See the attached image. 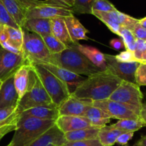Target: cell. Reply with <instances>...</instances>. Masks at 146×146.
<instances>
[{
  "mask_svg": "<svg viewBox=\"0 0 146 146\" xmlns=\"http://www.w3.org/2000/svg\"><path fill=\"white\" fill-rule=\"evenodd\" d=\"M66 143L67 141L64 138V134L59 129L56 124H54L52 127L27 146H48L51 144L62 146Z\"/></svg>",
  "mask_w": 146,
  "mask_h": 146,
  "instance_id": "obj_16",
  "label": "cell"
},
{
  "mask_svg": "<svg viewBox=\"0 0 146 146\" xmlns=\"http://www.w3.org/2000/svg\"><path fill=\"white\" fill-rule=\"evenodd\" d=\"M115 56L116 60L120 61V62L130 63L136 61L133 51H129V50H125V51H122V52H120V54Z\"/></svg>",
  "mask_w": 146,
  "mask_h": 146,
  "instance_id": "obj_39",
  "label": "cell"
},
{
  "mask_svg": "<svg viewBox=\"0 0 146 146\" xmlns=\"http://www.w3.org/2000/svg\"><path fill=\"white\" fill-rule=\"evenodd\" d=\"M19 98L14 84V76L3 82L0 89V108L18 106Z\"/></svg>",
  "mask_w": 146,
  "mask_h": 146,
  "instance_id": "obj_17",
  "label": "cell"
},
{
  "mask_svg": "<svg viewBox=\"0 0 146 146\" xmlns=\"http://www.w3.org/2000/svg\"><path fill=\"white\" fill-rule=\"evenodd\" d=\"M42 84L57 108L70 96L68 86L60 78L40 64H31Z\"/></svg>",
  "mask_w": 146,
  "mask_h": 146,
  "instance_id": "obj_6",
  "label": "cell"
},
{
  "mask_svg": "<svg viewBox=\"0 0 146 146\" xmlns=\"http://www.w3.org/2000/svg\"><path fill=\"white\" fill-rule=\"evenodd\" d=\"M139 24L146 29V17L144 18L141 19H139Z\"/></svg>",
  "mask_w": 146,
  "mask_h": 146,
  "instance_id": "obj_47",
  "label": "cell"
},
{
  "mask_svg": "<svg viewBox=\"0 0 146 146\" xmlns=\"http://www.w3.org/2000/svg\"><path fill=\"white\" fill-rule=\"evenodd\" d=\"M118 36L121 37V39L124 43L125 48H126V50L134 51L136 46L137 39L135 37L131 30L126 28H122L119 32Z\"/></svg>",
  "mask_w": 146,
  "mask_h": 146,
  "instance_id": "obj_32",
  "label": "cell"
},
{
  "mask_svg": "<svg viewBox=\"0 0 146 146\" xmlns=\"http://www.w3.org/2000/svg\"><path fill=\"white\" fill-rule=\"evenodd\" d=\"M115 128L122 130L124 132H135L140 128L146 126V123L141 119H123L119 120L113 124Z\"/></svg>",
  "mask_w": 146,
  "mask_h": 146,
  "instance_id": "obj_30",
  "label": "cell"
},
{
  "mask_svg": "<svg viewBox=\"0 0 146 146\" xmlns=\"http://www.w3.org/2000/svg\"><path fill=\"white\" fill-rule=\"evenodd\" d=\"M2 48V46H1V44H0V51H1V49Z\"/></svg>",
  "mask_w": 146,
  "mask_h": 146,
  "instance_id": "obj_49",
  "label": "cell"
},
{
  "mask_svg": "<svg viewBox=\"0 0 146 146\" xmlns=\"http://www.w3.org/2000/svg\"><path fill=\"white\" fill-rule=\"evenodd\" d=\"M93 101L86 98H80L71 94L70 96L58 108L59 115L83 116Z\"/></svg>",
  "mask_w": 146,
  "mask_h": 146,
  "instance_id": "obj_14",
  "label": "cell"
},
{
  "mask_svg": "<svg viewBox=\"0 0 146 146\" xmlns=\"http://www.w3.org/2000/svg\"><path fill=\"white\" fill-rule=\"evenodd\" d=\"M110 46L115 50H120L125 48L124 43L121 38H113L110 42Z\"/></svg>",
  "mask_w": 146,
  "mask_h": 146,
  "instance_id": "obj_42",
  "label": "cell"
},
{
  "mask_svg": "<svg viewBox=\"0 0 146 146\" xmlns=\"http://www.w3.org/2000/svg\"><path fill=\"white\" fill-rule=\"evenodd\" d=\"M55 4L58 5L63 6V7H68V8H72L74 5V0H51Z\"/></svg>",
  "mask_w": 146,
  "mask_h": 146,
  "instance_id": "obj_43",
  "label": "cell"
},
{
  "mask_svg": "<svg viewBox=\"0 0 146 146\" xmlns=\"http://www.w3.org/2000/svg\"><path fill=\"white\" fill-rule=\"evenodd\" d=\"M92 14L104 23L107 28L114 34L118 35L122 28L133 30L135 26L138 23L139 19H135L127 14L120 12L118 10L110 12L92 11Z\"/></svg>",
  "mask_w": 146,
  "mask_h": 146,
  "instance_id": "obj_9",
  "label": "cell"
},
{
  "mask_svg": "<svg viewBox=\"0 0 146 146\" xmlns=\"http://www.w3.org/2000/svg\"><path fill=\"white\" fill-rule=\"evenodd\" d=\"M19 116H29L42 120L56 121L59 115L58 108L56 107L37 106L29 108L19 114Z\"/></svg>",
  "mask_w": 146,
  "mask_h": 146,
  "instance_id": "obj_22",
  "label": "cell"
},
{
  "mask_svg": "<svg viewBox=\"0 0 146 146\" xmlns=\"http://www.w3.org/2000/svg\"><path fill=\"white\" fill-rule=\"evenodd\" d=\"M117 10L110 1L107 0H95L92 6V11L110 12Z\"/></svg>",
  "mask_w": 146,
  "mask_h": 146,
  "instance_id": "obj_36",
  "label": "cell"
},
{
  "mask_svg": "<svg viewBox=\"0 0 146 146\" xmlns=\"http://www.w3.org/2000/svg\"><path fill=\"white\" fill-rule=\"evenodd\" d=\"M123 133L124 131L115 128L113 125H106L100 129L97 139L103 146H113L116 143L117 138Z\"/></svg>",
  "mask_w": 146,
  "mask_h": 146,
  "instance_id": "obj_25",
  "label": "cell"
},
{
  "mask_svg": "<svg viewBox=\"0 0 146 146\" xmlns=\"http://www.w3.org/2000/svg\"><path fill=\"white\" fill-rule=\"evenodd\" d=\"M133 135H134V133L133 132H125L122 133L120 136L117 138V141H116V143L119 144L120 145H127V143L129 141L133 138Z\"/></svg>",
  "mask_w": 146,
  "mask_h": 146,
  "instance_id": "obj_41",
  "label": "cell"
},
{
  "mask_svg": "<svg viewBox=\"0 0 146 146\" xmlns=\"http://www.w3.org/2000/svg\"><path fill=\"white\" fill-rule=\"evenodd\" d=\"M19 118L17 106L0 108V128L15 127Z\"/></svg>",
  "mask_w": 146,
  "mask_h": 146,
  "instance_id": "obj_26",
  "label": "cell"
},
{
  "mask_svg": "<svg viewBox=\"0 0 146 146\" xmlns=\"http://www.w3.org/2000/svg\"><path fill=\"white\" fill-rule=\"evenodd\" d=\"M66 26L69 34L74 44H77L81 40H88L87 34L89 31L80 23V21L74 17V15L64 18Z\"/></svg>",
  "mask_w": 146,
  "mask_h": 146,
  "instance_id": "obj_20",
  "label": "cell"
},
{
  "mask_svg": "<svg viewBox=\"0 0 146 146\" xmlns=\"http://www.w3.org/2000/svg\"><path fill=\"white\" fill-rule=\"evenodd\" d=\"M104 57L107 71H110L122 81L136 84L135 73L140 63L137 61L130 63L120 62L116 60L115 56L110 54H104Z\"/></svg>",
  "mask_w": 146,
  "mask_h": 146,
  "instance_id": "obj_11",
  "label": "cell"
},
{
  "mask_svg": "<svg viewBox=\"0 0 146 146\" xmlns=\"http://www.w3.org/2000/svg\"><path fill=\"white\" fill-rule=\"evenodd\" d=\"M1 1L17 25L22 29L26 18L17 0H1Z\"/></svg>",
  "mask_w": 146,
  "mask_h": 146,
  "instance_id": "obj_28",
  "label": "cell"
},
{
  "mask_svg": "<svg viewBox=\"0 0 146 146\" xmlns=\"http://www.w3.org/2000/svg\"><path fill=\"white\" fill-rule=\"evenodd\" d=\"M135 146H146V135L142 137L135 143Z\"/></svg>",
  "mask_w": 146,
  "mask_h": 146,
  "instance_id": "obj_46",
  "label": "cell"
},
{
  "mask_svg": "<svg viewBox=\"0 0 146 146\" xmlns=\"http://www.w3.org/2000/svg\"><path fill=\"white\" fill-rule=\"evenodd\" d=\"M55 124L53 120L19 116L14 134L7 146H27Z\"/></svg>",
  "mask_w": 146,
  "mask_h": 146,
  "instance_id": "obj_3",
  "label": "cell"
},
{
  "mask_svg": "<svg viewBox=\"0 0 146 146\" xmlns=\"http://www.w3.org/2000/svg\"><path fill=\"white\" fill-rule=\"evenodd\" d=\"M22 29L40 36L52 34L51 19H29L24 21Z\"/></svg>",
  "mask_w": 146,
  "mask_h": 146,
  "instance_id": "obj_21",
  "label": "cell"
},
{
  "mask_svg": "<svg viewBox=\"0 0 146 146\" xmlns=\"http://www.w3.org/2000/svg\"><path fill=\"white\" fill-rule=\"evenodd\" d=\"M136 84L146 86V64H140L135 73Z\"/></svg>",
  "mask_w": 146,
  "mask_h": 146,
  "instance_id": "obj_37",
  "label": "cell"
},
{
  "mask_svg": "<svg viewBox=\"0 0 146 146\" xmlns=\"http://www.w3.org/2000/svg\"><path fill=\"white\" fill-rule=\"evenodd\" d=\"M40 64L44 68H47L48 71L52 73L54 76H56L57 78L63 81L68 86L72 94L75 91L77 86L86 79V78L83 77L82 76L74 74V73L71 72L62 67L54 65L51 63H42V64Z\"/></svg>",
  "mask_w": 146,
  "mask_h": 146,
  "instance_id": "obj_13",
  "label": "cell"
},
{
  "mask_svg": "<svg viewBox=\"0 0 146 146\" xmlns=\"http://www.w3.org/2000/svg\"><path fill=\"white\" fill-rule=\"evenodd\" d=\"M0 24H3V25L9 26V27H14V28H20L17 25V23L14 21V20L13 19L11 15L9 14L1 0H0Z\"/></svg>",
  "mask_w": 146,
  "mask_h": 146,
  "instance_id": "obj_35",
  "label": "cell"
},
{
  "mask_svg": "<svg viewBox=\"0 0 146 146\" xmlns=\"http://www.w3.org/2000/svg\"><path fill=\"white\" fill-rule=\"evenodd\" d=\"M49 63L62 67L78 75L87 76L102 71L79 51L76 44L68 46L60 54H51Z\"/></svg>",
  "mask_w": 146,
  "mask_h": 146,
  "instance_id": "obj_2",
  "label": "cell"
},
{
  "mask_svg": "<svg viewBox=\"0 0 146 146\" xmlns=\"http://www.w3.org/2000/svg\"><path fill=\"white\" fill-rule=\"evenodd\" d=\"M83 116L87 118L92 126L99 129L106 126V124L110 123L112 119L111 117L104 111L93 106L89 107Z\"/></svg>",
  "mask_w": 146,
  "mask_h": 146,
  "instance_id": "obj_23",
  "label": "cell"
},
{
  "mask_svg": "<svg viewBox=\"0 0 146 146\" xmlns=\"http://www.w3.org/2000/svg\"><path fill=\"white\" fill-rule=\"evenodd\" d=\"M14 131V130H13L12 128H0V141L2 139V138L4 136V135H6L7 133H9L11 132V131Z\"/></svg>",
  "mask_w": 146,
  "mask_h": 146,
  "instance_id": "obj_44",
  "label": "cell"
},
{
  "mask_svg": "<svg viewBox=\"0 0 146 146\" xmlns=\"http://www.w3.org/2000/svg\"><path fill=\"white\" fill-rule=\"evenodd\" d=\"M56 107L42 84L41 81L31 66L29 74V84L24 96L19 100L17 111L21 113L23 111L37 106ZM57 108V107H56Z\"/></svg>",
  "mask_w": 146,
  "mask_h": 146,
  "instance_id": "obj_5",
  "label": "cell"
},
{
  "mask_svg": "<svg viewBox=\"0 0 146 146\" xmlns=\"http://www.w3.org/2000/svg\"><path fill=\"white\" fill-rule=\"evenodd\" d=\"M143 94L137 84L122 81L109 99L141 111Z\"/></svg>",
  "mask_w": 146,
  "mask_h": 146,
  "instance_id": "obj_8",
  "label": "cell"
},
{
  "mask_svg": "<svg viewBox=\"0 0 146 146\" xmlns=\"http://www.w3.org/2000/svg\"><path fill=\"white\" fill-rule=\"evenodd\" d=\"M5 29L8 35L7 42L22 53L23 41H24V31L22 29L14 28L6 25Z\"/></svg>",
  "mask_w": 146,
  "mask_h": 146,
  "instance_id": "obj_29",
  "label": "cell"
},
{
  "mask_svg": "<svg viewBox=\"0 0 146 146\" xmlns=\"http://www.w3.org/2000/svg\"><path fill=\"white\" fill-rule=\"evenodd\" d=\"M93 106L100 108L110 115L112 118L115 119H139L140 118V111L129 106L105 99L103 101H93Z\"/></svg>",
  "mask_w": 146,
  "mask_h": 146,
  "instance_id": "obj_10",
  "label": "cell"
},
{
  "mask_svg": "<svg viewBox=\"0 0 146 146\" xmlns=\"http://www.w3.org/2000/svg\"><path fill=\"white\" fill-rule=\"evenodd\" d=\"M26 63L28 62L23 54H14L2 48L0 51V79H8Z\"/></svg>",
  "mask_w": 146,
  "mask_h": 146,
  "instance_id": "obj_12",
  "label": "cell"
},
{
  "mask_svg": "<svg viewBox=\"0 0 146 146\" xmlns=\"http://www.w3.org/2000/svg\"><path fill=\"white\" fill-rule=\"evenodd\" d=\"M125 146H127V145H125ZM134 146H135V145H134Z\"/></svg>",
  "mask_w": 146,
  "mask_h": 146,
  "instance_id": "obj_51",
  "label": "cell"
},
{
  "mask_svg": "<svg viewBox=\"0 0 146 146\" xmlns=\"http://www.w3.org/2000/svg\"><path fill=\"white\" fill-rule=\"evenodd\" d=\"M121 82L120 78L110 71H100L87 76L72 94L77 98L92 101H103L110 98Z\"/></svg>",
  "mask_w": 146,
  "mask_h": 146,
  "instance_id": "obj_1",
  "label": "cell"
},
{
  "mask_svg": "<svg viewBox=\"0 0 146 146\" xmlns=\"http://www.w3.org/2000/svg\"><path fill=\"white\" fill-rule=\"evenodd\" d=\"M132 32L134 34L136 39L146 41V29L145 28H143V27L139 24V21L138 23L135 26L134 28L133 29Z\"/></svg>",
  "mask_w": 146,
  "mask_h": 146,
  "instance_id": "obj_40",
  "label": "cell"
},
{
  "mask_svg": "<svg viewBox=\"0 0 146 146\" xmlns=\"http://www.w3.org/2000/svg\"><path fill=\"white\" fill-rule=\"evenodd\" d=\"M3 82H4V81H2L1 79H0V89H1V86H2V84H3Z\"/></svg>",
  "mask_w": 146,
  "mask_h": 146,
  "instance_id": "obj_48",
  "label": "cell"
},
{
  "mask_svg": "<svg viewBox=\"0 0 146 146\" xmlns=\"http://www.w3.org/2000/svg\"><path fill=\"white\" fill-rule=\"evenodd\" d=\"M99 131H100L99 128H93V127L77 130V131L64 133V138L67 142L95 139V138H97Z\"/></svg>",
  "mask_w": 146,
  "mask_h": 146,
  "instance_id": "obj_27",
  "label": "cell"
},
{
  "mask_svg": "<svg viewBox=\"0 0 146 146\" xmlns=\"http://www.w3.org/2000/svg\"><path fill=\"white\" fill-rule=\"evenodd\" d=\"M76 47L93 65L100 68L102 71H107L104 54L100 52L97 48L90 46L82 45L78 43L76 44Z\"/></svg>",
  "mask_w": 146,
  "mask_h": 146,
  "instance_id": "obj_19",
  "label": "cell"
},
{
  "mask_svg": "<svg viewBox=\"0 0 146 146\" xmlns=\"http://www.w3.org/2000/svg\"><path fill=\"white\" fill-rule=\"evenodd\" d=\"M51 24L52 34L54 36L58 38L67 46H70L74 44L69 34L64 17H57V18L52 19Z\"/></svg>",
  "mask_w": 146,
  "mask_h": 146,
  "instance_id": "obj_24",
  "label": "cell"
},
{
  "mask_svg": "<svg viewBox=\"0 0 146 146\" xmlns=\"http://www.w3.org/2000/svg\"><path fill=\"white\" fill-rule=\"evenodd\" d=\"M62 146H103L100 143L97 138L95 139L85 140V141L67 142Z\"/></svg>",
  "mask_w": 146,
  "mask_h": 146,
  "instance_id": "obj_38",
  "label": "cell"
},
{
  "mask_svg": "<svg viewBox=\"0 0 146 146\" xmlns=\"http://www.w3.org/2000/svg\"><path fill=\"white\" fill-rule=\"evenodd\" d=\"M21 7L26 19H52L73 15L71 8L55 4L51 0H17Z\"/></svg>",
  "mask_w": 146,
  "mask_h": 146,
  "instance_id": "obj_4",
  "label": "cell"
},
{
  "mask_svg": "<svg viewBox=\"0 0 146 146\" xmlns=\"http://www.w3.org/2000/svg\"><path fill=\"white\" fill-rule=\"evenodd\" d=\"M95 0H74L73 12L77 14H92V6Z\"/></svg>",
  "mask_w": 146,
  "mask_h": 146,
  "instance_id": "obj_33",
  "label": "cell"
},
{
  "mask_svg": "<svg viewBox=\"0 0 146 146\" xmlns=\"http://www.w3.org/2000/svg\"><path fill=\"white\" fill-rule=\"evenodd\" d=\"M55 124L64 134L92 127L85 117L75 115H60L55 121Z\"/></svg>",
  "mask_w": 146,
  "mask_h": 146,
  "instance_id": "obj_15",
  "label": "cell"
},
{
  "mask_svg": "<svg viewBox=\"0 0 146 146\" xmlns=\"http://www.w3.org/2000/svg\"><path fill=\"white\" fill-rule=\"evenodd\" d=\"M133 53L136 61L140 64H146V41L137 39Z\"/></svg>",
  "mask_w": 146,
  "mask_h": 146,
  "instance_id": "obj_34",
  "label": "cell"
},
{
  "mask_svg": "<svg viewBox=\"0 0 146 146\" xmlns=\"http://www.w3.org/2000/svg\"><path fill=\"white\" fill-rule=\"evenodd\" d=\"M48 146H57V145H52V144H51V145H49Z\"/></svg>",
  "mask_w": 146,
  "mask_h": 146,
  "instance_id": "obj_50",
  "label": "cell"
},
{
  "mask_svg": "<svg viewBox=\"0 0 146 146\" xmlns=\"http://www.w3.org/2000/svg\"><path fill=\"white\" fill-rule=\"evenodd\" d=\"M140 118L146 123V104H143L140 114Z\"/></svg>",
  "mask_w": 146,
  "mask_h": 146,
  "instance_id": "obj_45",
  "label": "cell"
},
{
  "mask_svg": "<svg viewBox=\"0 0 146 146\" xmlns=\"http://www.w3.org/2000/svg\"><path fill=\"white\" fill-rule=\"evenodd\" d=\"M31 65L29 63L23 64L14 74V84L19 100L24 96L29 84V74Z\"/></svg>",
  "mask_w": 146,
  "mask_h": 146,
  "instance_id": "obj_18",
  "label": "cell"
},
{
  "mask_svg": "<svg viewBox=\"0 0 146 146\" xmlns=\"http://www.w3.org/2000/svg\"><path fill=\"white\" fill-rule=\"evenodd\" d=\"M44 41L47 49L51 54H60L67 48V46L56 38L52 34L40 36Z\"/></svg>",
  "mask_w": 146,
  "mask_h": 146,
  "instance_id": "obj_31",
  "label": "cell"
},
{
  "mask_svg": "<svg viewBox=\"0 0 146 146\" xmlns=\"http://www.w3.org/2000/svg\"><path fill=\"white\" fill-rule=\"evenodd\" d=\"M22 54L30 64L50 62L51 54L40 35L23 29Z\"/></svg>",
  "mask_w": 146,
  "mask_h": 146,
  "instance_id": "obj_7",
  "label": "cell"
}]
</instances>
